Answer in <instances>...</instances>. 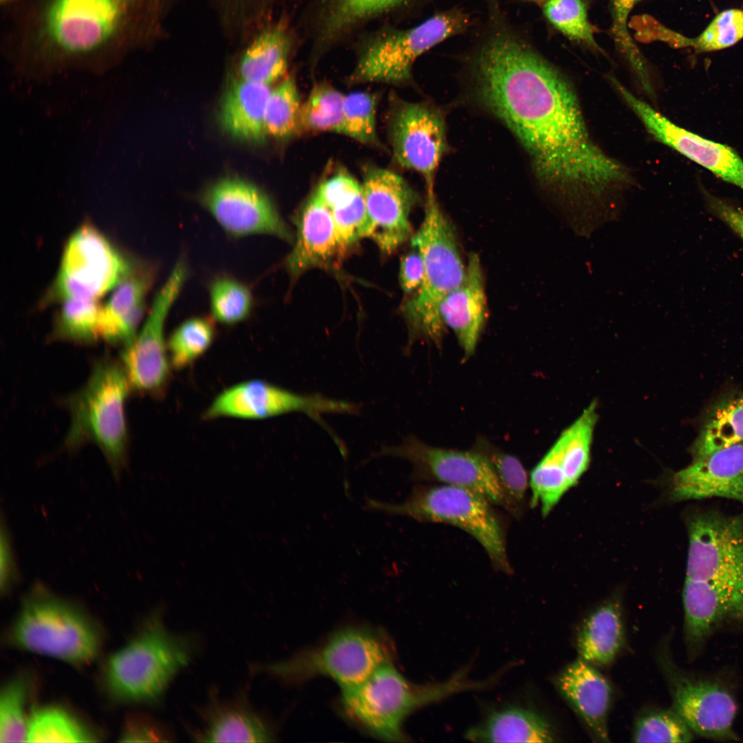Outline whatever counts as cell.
Wrapping results in <instances>:
<instances>
[{"label":"cell","mask_w":743,"mask_h":743,"mask_svg":"<svg viewBox=\"0 0 743 743\" xmlns=\"http://www.w3.org/2000/svg\"><path fill=\"white\" fill-rule=\"evenodd\" d=\"M474 72L480 100L517 138L544 185L570 188L601 169L605 153L589 134L571 84L535 52L499 34L482 47Z\"/></svg>","instance_id":"1"},{"label":"cell","mask_w":743,"mask_h":743,"mask_svg":"<svg viewBox=\"0 0 743 743\" xmlns=\"http://www.w3.org/2000/svg\"><path fill=\"white\" fill-rule=\"evenodd\" d=\"M164 0H22L8 56L27 79L103 73L160 34Z\"/></svg>","instance_id":"2"},{"label":"cell","mask_w":743,"mask_h":743,"mask_svg":"<svg viewBox=\"0 0 743 743\" xmlns=\"http://www.w3.org/2000/svg\"><path fill=\"white\" fill-rule=\"evenodd\" d=\"M687 531L685 627L702 638L743 632V515L698 512Z\"/></svg>","instance_id":"3"},{"label":"cell","mask_w":743,"mask_h":743,"mask_svg":"<svg viewBox=\"0 0 743 743\" xmlns=\"http://www.w3.org/2000/svg\"><path fill=\"white\" fill-rule=\"evenodd\" d=\"M193 655V643L171 632L160 610L151 613L137 632L106 659L104 687L110 697L122 703H144L158 699Z\"/></svg>","instance_id":"4"},{"label":"cell","mask_w":743,"mask_h":743,"mask_svg":"<svg viewBox=\"0 0 743 743\" xmlns=\"http://www.w3.org/2000/svg\"><path fill=\"white\" fill-rule=\"evenodd\" d=\"M7 640L18 649L73 665L92 662L103 646V634L94 619L75 602L39 582L23 596Z\"/></svg>","instance_id":"5"},{"label":"cell","mask_w":743,"mask_h":743,"mask_svg":"<svg viewBox=\"0 0 743 743\" xmlns=\"http://www.w3.org/2000/svg\"><path fill=\"white\" fill-rule=\"evenodd\" d=\"M131 391L119 359L104 356L92 363L85 385L63 401L71 420L64 446L75 451L86 443L94 444L105 456L116 481L127 464L125 406Z\"/></svg>","instance_id":"6"},{"label":"cell","mask_w":743,"mask_h":743,"mask_svg":"<svg viewBox=\"0 0 743 743\" xmlns=\"http://www.w3.org/2000/svg\"><path fill=\"white\" fill-rule=\"evenodd\" d=\"M411 242L422 257L424 278L402 308L409 341L422 339L440 346L446 330L439 312L441 301L462 283L466 269L455 230L441 210L434 188L427 189L423 221Z\"/></svg>","instance_id":"7"},{"label":"cell","mask_w":743,"mask_h":743,"mask_svg":"<svg viewBox=\"0 0 743 743\" xmlns=\"http://www.w3.org/2000/svg\"><path fill=\"white\" fill-rule=\"evenodd\" d=\"M462 674L446 682L418 685L407 680L392 665L378 667L367 679L342 689L341 707L353 722L375 737L403 741V722L414 710L452 693L483 686Z\"/></svg>","instance_id":"8"},{"label":"cell","mask_w":743,"mask_h":743,"mask_svg":"<svg viewBox=\"0 0 743 743\" xmlns=\"http://www.w3.org/2000/svg\"><path fill=\"white\" fill-rule=\"evenodd\" d=\"M491 504L484 497L464 488L446 484L419 485L400 503L367 498L364 508L420 522L444 523L457 527L480 543L496 569L509 573L512 570L504 530Z\"/></svg>","instance_id":"9"},{"label":"cell","mask_w":743,"mask_h":743,"mask_svg":"<svg viewBox=\"0 0 743 743\" xmlns=\"http://www.w3.org/2000/svg\"><path fill=\"white\" fill-rule=\"evenodd\" d=\"M393 655L391 643L383 634L368 627H349L286 660L254 664L250 671L288 682L328 677L344 689L364 682L378 667L391 662Z\"/></svg>","instance_id":"10"},{"label":"cell","mask_w":743,"mask_h":743,"mask_svg":"<svg viewBox=\"0 0 743 743\" xmlns=\"http://www.w3.org/2000/svg\"><path fill=\"white\" fill-rule=\"evenodd\" d=\"M466 22L461 14L449 12L433 15L411 28L385 27L369 33L358 43L350 82L396 85L407 81L416 59L460 32Z\"/></svg>","instance_id":"11"},{"label":"cell","mask_w":743,"mask_h":743,"mask_svg":"<svg viewBox=\"0 0 743 743\" xmlns=\"http://www.w3.org/2000/svg\"><path fill=\"white\" fill-rule=\"evenodd\" d=\"M143 261L126 257L98 229L85 224L67 240L44 302L98 300Z\"/></svg>","instance_id":"12"},{"label":"cell","mask_w":743,"mask_h":743,"mask_svg":"<svg viewBox=\"0 0 743 743\" xmlns=\"http://www.w3.org/2000/svg\"><path fill=\"white\" fill-rule=\"evenodd\" d=\"M190 274L186 258L180 257L156 293L149 314L133 342L121 349L119 360L132 391L160 398L171 375L164 326Z\"/></svg>","instance_id":"13"},{"label":"cell","mask_w":743,"mask_h":743,"mask_svg":"<svg viewBox=\"0 0 743 743\" xmlns=\"http://www.w3.org/2000/svg\"><path fill=\"white\" fill-rule=\"evenodd\" d=\"M373 456L405 460L412 464L413 480L435 481L470 490L513 514L489 462L473 449L460 451L433 446L410 435L398 445L383 446Z\"/></svg>","instance_id":"14"},{"label":"cell","mask_w":743,"mask_h":743,"mask_svg":"<svg viewBox=\"0 0 743 743\" xmlns=\"http://www.w3.org/2000/svg\"><path fill=\"white\" fill-rule=\"evenodd\" d=\"M355 403L321 394H300L261 380L231 386L217 395L203 414L204 420L219 418L266 419L299 412L307 415L334 435L322 419L329 413L356 414Z\"/></svg>","instance_id":"15"},{"label":"cell","mask_w":743,"mask_h":743,"mask_svg":"<svg viewBox=\"0 0 743 743\" xmlns=\"http://www.w3.org/2000/svg\"><path fill=\"white\" fill-rule=\"evenodd\" d=\"M200 200L233 238L268 235L287 241L292 239L272 200L252 183L238 178L224 179L206 189Z\"/></svg>","instance_id":"16"},{"label":"cell","mask_w":743,"mask_h":743,"mask_svg":"<svg viewBox=\"0 0 743 743\" xmlns=\"http://www.w3.org/2000/svg\"><path fill=\"white\" fill-rule=\"evenodd\" d=\"M389 135L396 161L434 187L435 175L447 151L445 120L441 111L426 103L399 101L389 119Z\"/></svg>","instance_id":"17"},{"label":"cell","mask_w":743,"mask_h":743,"mask_svg":"<svg viewBox=\"0 0 743 743\" xmlns=\"http://www.w3.org/2000/svg\"><path fill=\"white\" fill-rule=\"evenodd\" d=\"M672 709L694 734L720 741L737 740V703L732 692L715 679L693 677L669 664Z\"/></svg>","instance_id":"18"},{"label":"cell","mask_w":743,"mask_h":743,"mask_svg":"<svg viewBox=\"0 0 743 743\" xmlns=\"http://www.w3.org/2000/svg\"><path fill=\"white\" fill-rule=\"evenodd\" d=\"M362 188L368 237L383 253L391 254L413 235L409 215L417 195L400 175L378 166L365 170Z\"/></svg>","instance_id":"19"},{"label":"cell","mask_w":743,"mask_h":743,"mask_svg":"<svg viewBox=\"0 0 743 743\" xmlns=\"http://www.w3.org/2000/svg\"><path fill=\"white\" fill-rule=\"evenodd\" d=\"M631 109L656 140L743 190V160L731 147L676 125L640 98Z\"/></svg>","instance_id":"20"},{"label":"cell","mask_w":743,"mask_h":743,"mask_svg":"<svg viewBox=\"0 0 743 743\" xmlns=\"http://www.w3.org/2000/svg\"><path fill=\"white\" fill-rule=\"evenodd\" d=\"M669 493L676 502L722 497L743 504V442L692 460L671 475Z\"/></svg>","instance_id":"21"},{"label":"cell","mask_w":743,"mask_h":743,"mask_svg":"<svg viewBox=\"0 0 743 743\" xmlns=\"http://www.w3.org/2000/svg\"><path fill=\"white\" fill-rule=\"evenodd\" d=\"M295 224L297 241L285 262L292 277L312 268L335 266L345 255L332 213L315 192L297 216Z\"/></svg>","instance_id":"22"},{"label":"cell","mask_w":743,"mask_h":743,"mask_svg":"<svg viewBox=\"0 0 743 743\" xmlns=\"http://www.w3.org/2000/svg\"><path fill=\"white\" fill-rule=\"evenodd\" d=\"M462 283L441 301L439 312L444 325L457 338L464 357L475 351L487 319L485 281L480 259L471 253Z\"/></svg>","instance_id":"23"},{"label":"cell","mask_w":743,"mask_h":743,"mask_svg":"<svg viewBox=\"0 0 743 743\" xmlns=\"http://www.w3.org/2000/svg\"><path fill=\"white\" fill-rule=\"evenodd\" d=\"M411 1L315 0L311 17L314 53H324L365 24L395 12Z\"/></svg>","instance_id":"24"},{"label":"cell","mask_w":743,"mask_h":743,"mask_svg":"<svg viewBox=\"0 0 743 743\" xmlns=\"http://www.w3.org/2000/svg\"><path fill=\"white\" fill-rule=\"evenodd\" d=\"M155 271L153 265L142 262L115 288L101 306L98 323L100 338L122 349L133 342L139 331Z\"/></svg>","instance_id":"25"},{"label":"cell","mask_w":743,"mask_h":743,"mask_svg":"<svg viewBox=\"0 0 743 743\" xmlns=\"http://www.w3.org/2000/svg\"><path fill=\"white\" fill-rule=\"evenodd\" d=\"M556 687L598 740L609 742L607 716L612 689L607 680L581 658L557 676Z\"/></svg>","instance_id":"26"},{"label":"cell","mask_w":743,"mask_h":743,"mask_svg":"<svg viewBox=\"0 0 743 743\" xmlns=\"http://www.w3.org/2000/svg\"><path fill=\"white\" fill-rule=\"evenodd\" d=\"M245 44L237 65L241 79L270 86L285 76L295 44L286 18L264 23Z\"/></svg>","instance_id":"27"},{"label":"cell","mask_w":743,"mask_h":743,"mask_svg":"<svg viewBox=\"0 0 743 743\" xmlns=\"http://www.w3.org/2000/svg\"><path fill=\"white\" fill-rule=\"evenodd\" d=\"M204 724L193 737L202 742H268L273 734L268 724L240 699L212 700L202 712Z\"/></svg>","instance_id":"28"},{"label":"cell","mask_w":743,"mask_h":743,"mask_svg":"<svg viewBox=\"0 0 743 743\" xmlns=\"http://www.w3.org/2000/svg\"><path fill=\"white\" fill-rule=\"evenodd\" d=\"M271 93L268 85L239 78L223 98L220 122L232 136L249 142L261 143L266 137L265 112Z\"/></svg>","instance_id":"29"},{"label":"cell","mask_w":743,"mask_h":743,"mask_svg":"<svg viewBox=\"0 0 743 743\" xmlns=\"http://www.w3.org/2000/svg\"><path fill=\"white\" fill-rule=\"evenodd\" d=\"M625 640L621 606L609 601L596 607L584 619L577 637L579 658L596 666L611 663Z\"/></svg>","instance_id":"30"},{"label":"cell","mask_w":743,"mask_h":743,"mask_svg":"<svg viewBox=\"0 0 743 743\" xmlns=\"http://www.w3.org/2000/svg\"><path fill=\"white\" fill-rule=\"evenodd\" d=\"M743 442V391L726 394L711 403L702 418L689 452L692 460Z\"/></svg>","instance_id":"31"},{"label":"cell","mask_w":743,"mask_h":743,"mask_svg":"<svg viewBox=\"0 0 743 743\" xmlns=\"http://www.w3.org/2000/svg\"><path fill=\"white\" fill-rule=\"evenodd\" d=\"M466 737L485 742H552L554 734L543 717L528 709L510 707L491 713Z\"/></svg>","instance_id":"32"},{"label":"cell","mask_w":743,"mask_h":743,"mask_svg":"<svg viewBox=\"0 0 743 743\" xmlns=\"http://www.w3.org/2000/svg\"><path fill=\"white\" fill-rule=\"evenodd\" d=\"M98 735L71 711L58 704H46L31 711L27 742H91Z\"/></svg>","instance_id":"33"},{"label":"cell","mask_w":743,"mask_h":743,"mask_svg":"<svg viewBox=\"0 0 743 743\" xmlns=\"http://www.w3.org/2000/svg\"><path fill=\"white\" fill-rule=\"evenodd\" d=\"M597 420V402L594 400L560 435L563 442V470L570 488L577 484L589 466Z\"/></svg>","instance_id":"34"},{"label":"cell","mask_w":743,"mask_h":743,"mask_svg":"<svg viewBox=\"0 0 743 743\" xmlns=\"http://www.w3.org/2000/svg\"><path fill=\"white\" fill-rule=\"evenodd\" d=\"M63 305L53 324L50 341L92 345L100 338L98 331L101 305L97 300L70 299Z\"/></svg>","instance_id":"35"},{"label":"cell","mask_w":743,"mask_h":743,"mask_svg":"<svg viewBox=\"0 0 743 743\" xmlns=\"http://www.w3.org/2000/svg\"><path fill=\"white\" fill-rule=\"evenodd\" d=\"M211 318L226 325L246 320L251 314L254 296L244 282L230 275H218L208 286Z\"/></svg>","instance_id":"36"},{"label":"cell","mask_w":743,"mask_h":743,"mask_svg":"<svg viewBox=\"0 0 743 743\" xmlns=\"http://www.w3.org/2000/svg\"><path fill=\"white\" fill-rule=\"evenodd\" d=\"M563 442L559 436L530 473V505L540 504L541 514L547 516L570 489L564 473Z\"/></svg>","instance_id":"37"},{"label":"cell","mask_w":743,"mask_h":743,"mask_svg":"<svg viewBox=\"0 0 743 743\" xmlns=\"http://www.w3.org/2000/svg\"><path fill=\"white\" fill-rule=\"evenodd\" d=\"M30 680L26 674L19 673L8 679L0 693V742H27L30 714L28 704Z\"/></svg>","instance_id":"38"},{"label":"cell","mask_w":743,"mask_h":743,"mask_svg":"<svg viewBox=\"0 0 743 743\" xmlns=\"http://www.w3.org/2000/svg\"><path fill=\"white\" fill-rule=\"evenodd\" d=\"M215 336L211 317L193 316L182 322L166 341L171 367L180 370L190 366L209 349Z\"/></svg>","instance_id":"39"},{"label":"cell","mask_w":743,"mask_h":743,"mask_svg":"<svg viewBox=\"0 0 743 743\" xmlns=\"http://www.w3.org/2000/svg\"><path fill=\"white\" fill-rule=\"evenodd\" d=\"M345 96L326 83L314 85L301 105L300 132L343 134Z\"/></svg>","instance_id":"40"},{"label":"cell","mask_w":743,"mask_h":743,"mask_svg":"<svg viewBox=\"0 0 743 743\" xmlns=\"http://www.w3.org/2000/svg\"><path fill=\"white\" fill-rule=\"evenodd\" d=\"M473 449L483 455L489 462L512 506L513 514L520 513L529 484L527 473L521 462L484 438L476 440Z\"/></svg>","instance_id":"41"},{"label":"cell","mask_w":743,"mask_h":743,"mask_svg":"<svg viewBox=\"0 0 743 743\" xmlns=\"http://www.w3.org/2000/svg\"><path fill=\"white\" fill-rule=\"evenodd\" d=\"M301 105L295 80L288 76L271 90L265 112L266 133L282 139L300 132Z\"/></svg>","instance_id":"42"},{"label":"cell","mask_w":743,"mask_h":743,"mask_svg":"<svg viewBox=\"0 0 743 743\" xmlns=\"http://www.w3.org/2000/svg\"><path fill=\"white\" fill-rule=\"evenodd\" d=\"M377 101L376 96L369 92L356 91L345 96L343 134L363 144L378 145Z\"/></svg>","instance_id":"43"},{"label":"cell","mask_w":743,"mask_h":743,"mask_svg":"<svg viewBox=\"0 0 743 743\" xmlns=\"http://www.w3.org/2000/svg\"><path fill=\"white\" fill-rule=\"evenodd\" d=\"M694 733L671 709L645 713L636 720L633 733L635 742H689Z\"/></svg>","instance_id":"44"},{"label":"cell","mask_w":743,"mask_h":743,"mask_svg":"<svg viewBox=\"0 0 743 743\" xmlns=\"http://www.w3.org/2000/svg\"><path fill=\"white\" fill-rule=\"evenodd\" d=\"M543 12L550 23L568 38L599 48L582 0H548Z\"/></svg>","instance_id":"45"},{"label":"cell","mask_w":743,"mask_h":743,"mask_svg":"<svg viewBox=\"0 0 743 743\" xmlns=\"http://www.w3.org/2000/svg\"><path fill=\"white\" fill-rule=\"evenodd\" d=\"M330 210L338 238L345 252L360 239L368 237L369 223L363 188L341 199Z\"/></svg>","instance_id":"46"},{"label":"cell","mask_w":743,"mask_h":743,"mask_svg":"<svg viewBox=\"0 0 743 743\" xmlns=\"http://www.w3.org/2000/svg\"><path fill=\"white\" fill-rule=\"evenodd\" d=\"M743 39V10L731 8L718 13L702 33L693 39L699 52H713L731 47Z\"/></svg>","instance_id":"47"},{"label":"cell","mask_w":743,"mask_h":743,"mask_svg":"<svg viewBox=\"0 0 743 743\" xmlns=\"http://www.w3.org/2000/svg\"><path fill=\"white\" fill-rule=\"evenodd\" d=\"M640 0H610L614 39L626 56L640 83L649 79L645 63L627 30V19L634 7Z\"/></svg>","instance_id":"48"},{"label":"cell","mask_w":743,"mask_h":743,"mask_svg":"<svg viewBox=\"0 0 743 743\" xmlns=\"http://www.w3.org/2000/svg\"><path fill=\"white\" fill-rule=\"evenodd\" d=\"M172 737L164 726L149 716L133 714L129 715L125 722L120 741L165 742L171 741Z\"/></svg>","instance_id":"49"},{"label":"cell","mask_w":743,"mask_h":743,"mask_svg":"<svg viewBox=\"0 0 743 743\" xmlns=\"http://www.w3.org/2000/svg\"><path fill=\"white\" fill-rule=\"evenodd\" d=\"M1 594L6 596L21 580L16 561L11 534L3 512L1 517Z\"/></svg>","instance_id":"50"},{"label":"cell","mask_w":743,"mask_h":743,"mask_svg":"<svg viewBox=\"0 0 743 743\" xmlns=\"http://www.w3.org/2000/svg\"><path fill=\"white\" fill-rule=\"evenodd\" d=\"M362 189L352 176L340 173L321 183L315 193L330 209L339 200Z\"/></svg>","instance_id":"51"},{"label":"cell","mask_w":743,"mask_h":743,"mask_svg":"<svg viewBox=\"0 0 743 743\" xmlns=\"http://www.w3.org/2000/svg\"><path fill=\"white\" fill-rule=\"evenodd\" d=\"M424 278V264L420 252L415 248L401 259L399 279L402 291L407 294L416 292Z\"/></svg>","instance_id":"52"},{"label":"cell","mask_w":743,"mask_h":743,"mask_svg":"<svg viewBox=\"0 0 743 743\" xmlns=\"http://www.w3.org/2000/svg\"><path fill=\"white\" fill-rule=\"evenodd\" d=\"M709 200L715 214L743 240V211L714 197Z\"/></svg>","instance_id":"53"},{"label":"cell","mask_w":743,"mask_h":743,"mask_svg":"<svg viewBox=\"0 0 743 743\" xmlns=\"http://www.w3.org/2000/svg\"><path fill=\"white\" fill-rule=\"evenodd\" d=\"M225 3V5H231L237 7V10L241 8L244 13H246V9L248 12L250 19L252 18L251 14L255 11V15L259 12V14L263 13V6L266 8L268 7L267 3L269 0H219Z\"/></svg>","instance_id":"54"},{"label":"cell","mask_w":743,"mask_h":743,"mask_svg":"<svg viewBox=\"0 0 743 743\" xmlns=\"http://www.w3.org/2000/svg\"><path fill=\"white\" fill-rule=\"evenodd\" d=\"M22 0H0L1 6L5 8H10L14 6L21 1Z\"/></svg>","instance_id":"55"},{"label":"cell","mask_w":743,"mask_h":743,"mask_svg":"<svg viewBox=\"0 0 743 743\" xmlns=\"http://www.w3.org/2000/svg\"><path fill=\"white\" fill-rule=\"evenodd\" d=\"M530 1H535V0H530Z\"/></svg>","instance_id":"56"}]
</instances>
